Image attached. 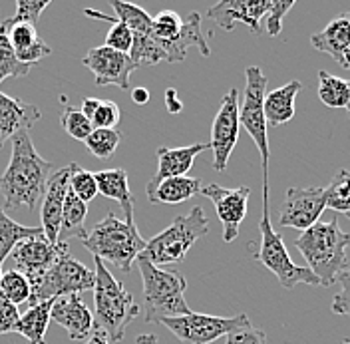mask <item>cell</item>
Instances as JSON below:
<instances>
[{"mask_svg":"<svg viewBox=\"0 0 350 344\" xmlns=\"http://www.w3.org/2000/svg\"><path fill=\"white\" fill-rule=\"evenodd\" d=\"M50 175L52 163L36 151L28 131L14 135L8 168L0 175V194L4 197V207H26L28 211H34L46 194Z\"/></svg>","mask_w":350,"mask_h":344,"instance_id":"1","label":"cell"},{"mask_svg":"<svg viewBox=\"0 0 350 344\" xmlns=\"http://www.w3.org/2000/svg\"><path fill=\"white\" fill-rule=\"evenodd\" d=\"M350 245V233H345L338 219L317 223L303 235L295 239V247L303 253L308 271L321 280V287L334 285L338 275L347 271V249Z\"/></svg>","mask_w":350,"mask_h":344,"instance_id":"2","label":"cell"},{"mask_svg":"<svg viewBox=\"0 0 350 344\" xmlns=\"http://www.w3.org/2000/svg\"><path fill=\"white\" fill-rule=\"evenodd\" d=\"M94 304H96V328L108 334L109 343H122L126 336L128 326L137 319L139 306L133 301L131 293L126 291L124 282L118 280L104 261L94 257Z\"/></svg>","mask_w":350,"mask_h":344,"instance_id":"3","label":"cell"},{"mask_svg":"<svg viewBox=\"0 0 350 344\" xmlns=\"http://www.w3.org/2000/svg\"><path fill=\"white\" fill-rule=\"evenodd\" d=\"M146 239L139 235L135 223H128L108 213L88 233L82 245L104 263H109L122 273H130L131 263L146 249Z\"/></svg>","mask_w":350,"mask_h":344,"instance_id":"4","label":"cell"},{"mask_svg":"<svg viewBox=\"0 0 350 344\" xmlns=\"http://www.w3.org/2000/svg\"><path fill=\"white\" fill-rule=\"evenodd\" d=\"M142 282H144V302H146V323L159 324L163 319H175L191 315L193 310L185 301L187 280L181 273L163 271L146 259H135Z\"/></svg>","mask_w":350,"mask_h":344,"instance_id":"5","label":"cell"},{"mask_svg":"<svg viewBox=\"0 0 350 344\" xmlns=\"http://www.w3.org/2000/svg\"><path fill=\"white\" fill-rule=\"evenodd\" d=\"M209 231V219L203 207H191L187 215H177L174 223L157 233L146 243V249L139 253V259H146L155 267L183 263L187 251L196 245L201 237Z\"/></svg>","mask_w":350,"mask_h":344,"instance_id":"6","label":"cell"},{"mask_svg":"<svg viewBox=\"0 0 350 344\" xmlns=\"http://www.w3.org/2000/svg\"><path fill=\"white\" fill-rule=\"evenodd\" d=\"M259 231H261V243L253 257L279 279L281 287L284 289H295L297 285L321 287V280L312 275V271H308V267H297L293 263L283 237L273 229L271 211H269V181H262V217Z\"/></svg>","mask_w":350,"mask_h":344,"instance_id":"7","label":"cell"},{"mask_svg":"<svg viewBox=\"0 0 350 344\" xmlns=\"http://www.w3.org/2000/svg\"><path fill=\"white\" fill-rule=\"evenodd\" d=\"M152 36L163 50L167 64L185 60L187 50L197 48L201 56H209L211 50L201 32V14L191 12L187 21H181L174 10H161L152 16Z\"/></svg>","mask_w":350,"mask_h":344,"instance_id":"8","label":"cell"},{"mask_svg":"<svg viewBox=\"0 0 350 344\" xmlns=\"http://www.w3.org/2000/svg\"><path fill=\"white\" fill-rule=\"evenodd\" d=\"M94 285H96L94 269H88L84 263L66 253L56 259V263L44 273L42 279L32 287L28 304L34 306L44 301H56L60 297L94 291Z\"/></svg>","mask_w":350,"mask_h":344,"instance_id":"9","label":"cell"},{"mask_svg":"<svg viewBox=\"0 0 350 344\" xmlns=\"http://www.w3.org/2000/svg\"><path fill=\"white\" fill-rule=\"evenodd\" d=\"M245 92H243V104L239 106L241 128L253 137L257 150L261 153L262 181H269V133H267V120H265V96H267V78L259 66H247L245 68Z\"/></svg>","mask_w":350,"mask_h":344,"instance_id":"10","label":"cell"},{"mask_svg":"<svg viewBox=\"0 0 350 344\" xmlns=\"http://www.w3.org/2000/svg\"><path fill=\"white\" fill-rule=\"evenodd\" d=\"M175 334V339L183 344H211L221 336H227L239 328L251 326L249 317L235 315V317H213V315H201L191 313L185 317L163 319L161 323Z\"/></svg>","mask_w":350,"mask_h":344,"instance_id":"11","label":"cell"},{"mask_svg":"<svg viewBox=\"0 0 350 344\" xmlns=\"http://www.w3.org/2000/svg\"><path fill=\"white\" fill-rule=\"evenodd\" d=\"M239 129V92L235 88H231L223 96V102L215 114L213 129H211L209 150L213 151V170L215 172H225L229 157L237 146Z\"/></svg>","mask_w":350,"mask_h":344,"instance_id":"12","label":"cell"},{"mask_svg":"<svg viewBox=\"0 0 350 344\" xmlns=\"http://www.w3.org/2000/svg\"><path fill=\"white\" fill-rule=\"evenodd\" d=\"M199 194L213 201L215 213L223 225V241L233 243L239 235L241 223L247 217L251 187L241 185L235 189H229V187H223L217 183H209V185H203Z\"/></svg>","mask_w":350,"mask_h":344,"instance_id":"13","label":"cell"},{"mask_svg":"<svg viewBox=\"0 0 350 344\" xmlns=\"http://www.w3.org/2000/svg\"><path fill=\"white\" fill-rule=\"evenodd\" d=\"M325 189L323 187H288L279 213L281 227L306 231L319 223L325 213Z\"/></svg>","mask_w":350,"mask_h":344,"instance_id":"14","label":"cell"},{"mask_svg":"<svg viewBox=\"0 0 350 344\" xmlns=\"http://www.w3.org/2000/svg\"><path fill=\"white\" fill-rule=\"evenodd\" d=\"M70 253L68 243H58L52 245L48 243L44 237H34V239H26L18 243L12 251V261H14V269L21 271L22 275L30 282V289L42 279L44 273L56 263V259L60 255Z\"/></svg>","mask_w":350,"mask_h":344,"instance_id":"15","label":"cell"},{"mask_svg":"<svg viewBox=\"0 0 350 344\" xmlns=\"http://www.w3.org/2000/svg\"><path fill=\"white\" fill-rule=\"evenodd\" d=\"M82 64L94 74L98 86H118L122 90L130 88V76L135 70L128 54L111 50L108 46L90 48L82 58Z\"/></svg>","mask_w":350,"mask_h":344,"instance_id":"16","label":"cell"},{"mask_svg":"<svg viewBox=\"0 0 350 344\" xmlns=\"http://www.w3.org/2000/svg\"><path fill=\"white\" fill-rule=\"evenodd\" d=\"M76 163H70L62 170L50 175L46 194L40 205V221H42L44 239L52 245H58L60 235V223H62V209H64L66 195L70 191V175L74 172Z\"/></svg>","mask_w":350,"mask_h":344,"instance_id":"17","label":"cell"},{"mask_svg":"<svg viewBox=\"0 0 350 344\" xmlns=\"http://www.w3.org/2000/svg\"><path fill=\"white\" fill-rule=\"evenodd\" d=\"M271 0H223L207 10V16L223 30H233V26L241 22L259 34L261 18L267 16Z\"/></svg>","mask_w":350,"mask_h":344,"instance_id":"18","label":"cell"},{"mask_svg":"<svg viewBox=\"0 0 350 344\" xmlns=\"http://www.w3.org/2000/svg\"><path fill=\"white\" fill-rule=\"evenodd\" d=\"M50 321L64 326L68 336L72 341H86L96 328L94 315L82 301L80 295H70V297H60L52 304Z\"/></svg>","mask_w":350,"mask_h":344,"instance_id":"19","label":"cell"},{"mask_svg":"<svg viewBox=\"0 0 350 344\" xmlns=\"http://www.w3.org/2000/svg\"><path fill=\"white\" fill-rule=\"evenodd\" d=\"M42 111L34 104H26L12 96L0 92V150L21 131H28L38 120Z\"/></svg>","mask_w":350,"mask_h":344,"instance_id":"20","label":"cell"},{"mask_svg":"<svg viewBox=\"0 0 350 344\" xmlns=\"http://www.w3.org/2000/svg\"><path fill=\"white\" fill-rule=\"evenodd\" d=\"M209 150V144H191L185 148H157V172L146 185H157L163 179L181 177L191 170L199 153Z\"/></svg>","mask_w":350,"mask_h":344,"instance_id":"21","label":"cell"},{"mask_svg":"<svg viewBox=\"0 0 350 344\" xmlns=\"http://www.w3.org/2000/svg\"><path fill=\"white\" fill-rule=\"evenodd\" d=\"M310 44L314 50L325 52L342 64V56L350 48V10L336 14L327 26L310 36Z\"/></svg>","mask_w":350,"mask_h":344,"instance_id":"22","label":"cell"},{"mask_svg":"<svg viewBox=\"0 0 350 344\" xmlns=\"http://www.w3.org/2000/svg\"><path fill=\"white\" fill-rule=\"evenodd\" d=\"M303 90L301 80H291L288 84L277 88L265 96V120L267 126L279 128L295 118V100Z\"/></svg>","mask_w":350,"mask_h":344,"instance_id":"23","label":"cell"},{"mask_svg":"<svg viewBox=\"0 0 350 344\" xmlns=\"http://www.w3.org/2000/svg\"><path fill=\"white\" fill-rule=\"evenodd\" d=\"M201 181L189 175L181 177H170L159 181L157 185H146V194L152 203H163V205H179L191 199L193 195L201 191Z\"/></svg>","mask_w":350,"mask_h":344,"instance_id":"24","label":"cell"},{"mask_svg":"<svg viewBox=\"0 0 350 344\" xmlns=\"http://www.w3.org/2000/svg\"><path fill=\"white\" fill-rule=\"evenodd\" d=\"M96 181H98V191L109 197L113 201H118L124 209V215L128 223H135L133 221V195L130 189V177L126 170L116 168V170H102L96 173Z\"/></svg>","mask_w":350,"mask_h":344,"instance_id":"25","label":"cell"},{"mask_svg":"<svg viewBox=\"0 0 350 344\" xmlns=\"http://www.w3.org/2000/svg\"><path fill=\"white\" fill-rule=\"evenodd\" d=\"M52 304L54 301H44L40 304L30 306L24 315H21L12 332L22 334L28 341V344H46V330L50 324Z\"/></svg>","mask_w":350,"mask_h":344,"instance_id":"26","label":"cell"},{"mask_svg":"<svg viewBox=\"0 0 350 344\" xmlns=\"http://www.w3.org/2000/svg\"><path fill=\"white\" fill-rule=\"evenodd\" d=\"M34 237H44L42 227L21 225L12 217L6 215V211L0 207V271H2V263L6 261V257L12 255L14 247L22 241L34 239Z\"/></svg>","mask_w":350,"mask_h":344,"instance_id":"27","label":"cell"},{"mask_svg":"<svg viewBox=\"0 0 350 344\" xmlns=\"http://www.w3.org/2000/svg\"><path fill=\"white\" fill-rule=\"evenodd\" d=\"M86 217H88V203L80 201L72 191H68L62 209V223H60V235L58 241L68 243L70 237H78L84 241L88 237L86 231Z\"/></svg>","mask_w":350,"mask_h":344,"instance_id":"28","label":"cell"},{"mask_svg":"<svg viewBox=\"0 0 350 344\" xmlns=\"http://www.w3.org/2000/svg\"><path fill=\"white\" fill-rule=\"evenodd\" d=\"M319 98L332 109H347L350 116V80H342L327 70L319 72Z\"/></svg>","mask_w":350,"mask_h":344,"instance_id":"29","label":"cell"},{"mask_svg":"<svg viewBox=\"0 0 350 344\" xmlns=\"http://www.w3.org/2000/svg\"><path fill=\"white\" fill-rule=\"evenodd\" d=\"M82 114L90 120L94 129H116L120 124V106L111 100L84 98Z\"/></svg>","mask_w":350,"mask_h":344,"instance_id":"30","label":"cell"},{"mask_svg":"<svg viewBox=\"0 0 350 344\" xmlns=\"http://www.w3.org/2000/svg\"><path fill=\"white\" fill-rule=\"evenodd\" d=\"M84 14L88 18H96V21L108 22L109 24V32L106 36L104 46H108L111 50H118L122 54H130L131 46H133V32L124 22H120L116 16H106V14H102L100 10H94V8H84Z\"/></svg>","mask_w":350,"mask_h":344,"instance_id":"31","label":"cell"},{"mask_svg":"<svg viewBox=\"0 0 350 344\" xmlns=\"http://www.w3.org/2000/svg\"><path fill=\"white\" fill-rule=\"evenodd\" d=\"M109 6L116 12V18L124 22L133 36H144L152 32V16L137 4H130V2H122V0H109Z\"/></svg>","mask_w":350,"mask_h":344,"instance_id":"32","label":"cell"},{"mask_svg":"<svg viewBox=\"0 0 350 344\" xmlns=\"http://www.w3.org/2000/svg\"><path fill=\"white\" fill-rule=\"evenodd\" d=\"M325 205L336 213H350V172L340 170L325 187Z\"/></svg>","mask_w":350,"mask_h":344,"instance_id":"33","label":"cell"},{"mask_svg":"<svg viewBox=\"0 0 350 344\" xmlns=\"http://www.w3.org/2000/svg\"><path fill=\"white\" fill-rule=\"evenodd\" d=\"M0 293L6 301L18 306V304L30 301L32 289H30L28 279L21 271L10 269V271H2V275H0Z\"/></svg>","mask_w":350,"mask_h":344,"instance_id":"34","label":"cell"},{"mask_svg":"<svg viewBox=\"0 0 350 344\" xmlns=\"http://www.w3.org/2000/svg\"><path fill=\"white\" fill-rule=\"evenodd\" d=\"M122 133L118 129H94L86 142L88 151L98 159H109L120 148Z\"/></svg>","mask_w":350,"mask_h":344,"instance_id":"35","label":"cell"},{"mask_svg":"<svg viewBox=\"0 0 350 344\" xmlns=\"http://www.w3.org/2000/svg\"><path fill=\"white\" fill-rule=\"evenodd\" d=\"M60 124H62L66 133L70 137L78 140V142H86L88 137H90V133L94 131V126L90 124V120L82 114V109H76L72 108V106H66L64 108L62 116H60Z\"/></svg>","mask_w":350,"mask_h":344,"instance_id":"36","label":"cell"},{"mask_svg":"<svg viewBox=\"0 0 350 344\" xmlns=\"http://www.w3.org/2000/svg\"><path fill=\"white\" fill-rule=\"evenodd\" d=\"M70 191L76 195L80 201L90 203L98 191V181H96V173L82 170L78 163L74 166V172L70 175Z\"/></svg>","mask_w":350,"mask_h":344,"instance_id":"37","label":"cell"},{"mask_svg":"<svg viewBox=\"0 0 350 344\" xmlns=\"http://www.w3.org/2000/svg\"><path fill=\"white\" fill-rule=\"evenodd\" d=\"M30 66L18 62V58L14 56V50L8 42L6 36L0 34V84L6 78H22L28 76Z\"/></svg>","mask_w":350,"mask_h":344,"instance_id":"38","label":"cell"},{"mask_svg":"<svg viewBox=\"0 0 350 344\" xmlns=\"http://www.w3.org/2000/svg\"><path fill=\"white\" fill-rule=\"evenodd\" d=\"M48 4H50V0H16V12L6 22L34 26V24H38L40 14L44 12V8H48Z\"/></svg>","mask_w":350,"mask_h":344,"instance_id":"39","label":"cell"},{"mask_svg":"<svg viewBox=\"0 0 350 344\" xmlns=\"http://www.w3.org/2000/svg\"><path fill=\"white\" fill-rule=\"evenodd\" d=\"M295 6L293 0H271V8L267 12V32L269 36H279L283 30L284 14Z\"/></svg>","mask_w":350,"mask_h":344,"instance_id":"40","label":"cell"},{"mask_svg":"<svg viewBox=\"0 0 350 344\" xmlns=\"http://www.w3.org/2000/svg\"><path fill=\"white\" fill-rule=\"evenodd\" d=\"M336 282L340 285V291L332 299V313L342 315V317H350V269L342 271L338 275Z\"/></svg>","mask_w":350,"mask_h":344,"instance_id":"41","label":"cell"},{"mask_svg":"<svg viewBox=\"0 0 350 344\" xmlns=\"http://www.w3.org/2000/svg\"><path fill=\"white\" fill-rule=\"evenodd\" d=\"M225 344H267V334L261 328H255L253 324L247 328H239L231 334H227Z\"/></svg>","mask_w":350,"mask_h":344,"instance_id":"42","label":"cell"},{"mask_svg":"<svg viewBox=\"0 0 350 344\" xmlns=\"http://www.w3.org/2000/svg\"><path fill=\"white\" fill-rule=\"evenodd\" d=\"M2 275V271H0ZM21 319V313H18V306H14L12 302H8L2 293H0V336L6 334V332H12L14 324L18 323Z\"/></svg>","mask_w":350,"mask_h":344,"instance_id":"43","label":"cell"},{"mask_svg":"<svg viewBox=\"0 0 350 344\" xmlns=\"http://www.w3.org/2000/svg\"><path fill=\"white\" fill-rule=\"evenodd\" d=\"M165 108L170 114H179L183 109V102L179 100L174 88H167V92H165Z\"/></svg>","mask_w":350,"mask_h":344,"instance_id":"44","label":"cell"},{"mask_svg":"<svg viewBox=\"0 0 350 344\" xmlns=\"http://www.w3.org/2000/svg\"><path fill=\"white\" fill-rule=\"evenodd\" d=\"M150 90L144 86H137L133 88V92H131V100L135 102V104H139V106H144V104H148L150 102Z\"/></svg>","mask_w":350,"mask_h":344,"instance_id":"45","label":"cell"},{"mask_svg":"<svg viewBox=\"0 0 350 344\" xmlns=\"http://www.w3.org/2000/svg\"><path fill=\"white\" fill-rule=\"evenodd\" d=\"M84 344H109V339L104 330H100V328H94V330H92V334L88 336L86 343Z\"/></svg>","mask_w":350,"mask_h":344,"instance_id":"46","label":"cell"},{"mask_svg":"<svg viewBox=\"0 0 350 344\" xmlns=\"http://www.w3.org/2000/svg\"><path fill=\"white\" fill-rule=\"evenodd\" d=\"M135 344H157V334H137Z\"/></svg>","mask_w":350,"mask_h":344,"instance_id":"47","label":"cell"},{"mask_svg":"<svg viewBox=\"0 0 350 344\" xmlns=\"http://www.w3.org/2000/svg\"><path fill=\"white\" fill-rule=\"evenodd\" d=\"M342 68H347V70H350V48L345 52V56H342Z\"/></svg>","mask_w":350,"mask_h":344,"instance_id":"48","label":"cell"},{"mask_svg":"<svg viewBox=\"0 0 350 344\" xmlns=\"http://www.w3.org/2000/svg\"><path fill=\"white\" fill-rule=\"evenodd\" d=\"M342 344H350V341H345V343H342Z\"/></svg>","mask_w":350,"mask_h":344,"instance_id":"49","label":"cell"},{"mask_svg":"<svg viewBox=\"0 0 350 344\" xmlns=\"http://www.w3.org/2000/svg\"><path fill=\"white\" fill-rule=\"evenodd\" d=\"M347 217H349V219H350V213H349V215H347Z\"/></svg>","mask_w":350,"mask_h":344,"instance_id":"50","label":"cell"}]
</instances>
